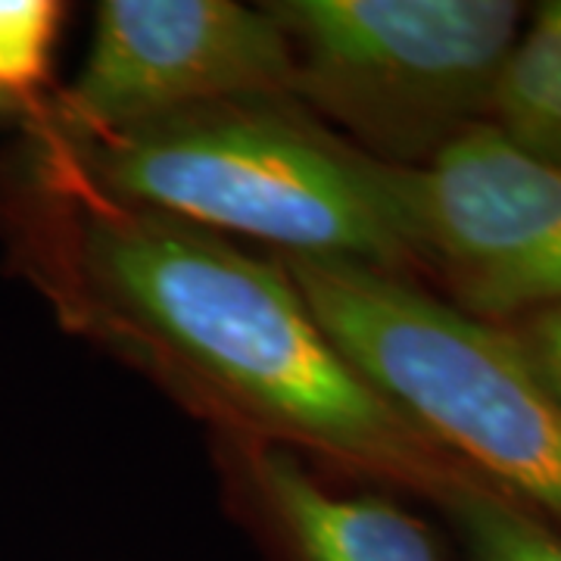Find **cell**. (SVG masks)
I'll list each match as a JSON object with an SVG mask.
<instances>
[{
	"instance_id": "30bf717a",
	"label": "cell",
	"mask_w": 561,
	"mask_h": 561,
	"mask_svg": "<svg viewBox=\"0 0 561 561\" xmlns=\"http://www.w3.org/2000/svg\"><path fill=\"white\" fill-rule=\"evenodd\" d=\"M62 20L66 7L54 0H0V110L41 113Z\"/></svg>"
},
{
	"instance_id": "277c9868",
	"label": "cell",
	"mask_w": 561,
	"mask_h": 561,
	"mask_svg": "<svg viewBox=\"0 0 561 561\" xmlns=\"http://www.w3.org/2000/svg\"><path fill=\"white\" fill-rule=\"evenodd\" d=\"M294 54V101L371 160L424 165L486 122L527 7L515 0L268 3Z\"/></svg>"
},
{
	"instance_id": "8992f818",
	"label": "cell",
	"mask_w": 561,
	"mask_h": 561,
	"mask_svg": "<svg viewBox=\"0 0 561 561\" xmlns=\"http://www.w3.org/2000/svg\"><path fill=\"white\" fill-rule=\"evenodd\" d=\"M294 54L268 7L234 0H103L76 81L28 135L84 140L221 103L294 101Z\"/></svg>"
},
{
	"instance_id": "8fae6325",
	"label": "cell",
	"mask_w": 561,
	"mask_h": 561,
	"mask_svg": "<svg viewBox=\"0 0 561 561\" xmlns=\"http://www.w3.org/2000/svg\"><path fill=\"white\" fill-rule=\"evenodd\" d=\"M502 328H508V334L518 341L524 356L537 368V375L561 400V302Z\"/></svg>"
},
{
	"instance_id": "52a82bcc",
	"label": "cell",
	"mask_w": 561,
	"mask_h": 561,
	"mask_svg": "<svg viewBox=\"0 0 561 561\" xmlns=\"http://www.w3.org/2000/svg\"><path fill=\"white\" fill-rule=\"evenodd\" d=\"M221 440L234 512L262 561H449L434 527L393 496L331 490L278 443Z\"/></svg>"
},
{
	"instance_id": "5b68a950",
	"label": "cell",
	"mask_w": 561,
	"mask_h": 561,
	"mask_svg": "<svg viewBox=\"0 0 561 561\" xmlns=\"http://www.w3.org/2000/svg\"><path fill=\"white\" fill-rule=\"evenodd\" d=\"M383 175L409 278L493 324L561 302V165L483 122L424 165L383 162Z\"/></svg>"
},
{
	"instance_id": "6da1fadb",
	"label": "cell",
	"mask_w": 561,
	"mask_h": 561,
	"mask_svg": "<svg viewBox=\"0 0 561 561\" xmlns=\"http://www.w3.org/2000/svg\"><path fill=\"white\" fill-rule=\"evenodd\" d=\"M0 219L66 324L150 371L221 437L312 453L427 502L465 471L343 359L278 260L10 165Z\"/></svg>"
},
{
	"instance_id": "7a4b0ae2",
	"label": "cell",
	"mask_w": 561,
	"mask_h": 561,
	"mask_svg": "<svg viewBox=\"0 0 561 561\" xmlns=\"http://www.w3.org/2000/svg\"><path fill=\"white\" fill-rule=\"evenodd\" d=\"M22 179L213 234L405 275L383 162L290 103H221L84 140L28 135ZM409 278V275H405Z\"/></svg>"
},
{
	"instance_id": "3957f363",
	"label": "cell",
	"mask_w": 561,
	"mask_h": 561,
	"mask_svg": "<svg viewBox=\"0 0 561 561\" xmlns=\"http://www.w3.org/2000/svg\"><path fill=\"white\" fill-rule=\"evenodd\" d=\"M278 262L321 331L383 400L561 530V400L508 328L387 268L287 253Z\"/></svg>"
},
{
	"instance_id": "9c48e42d",
	"label": "cell",
	"mask_w": 561,
	"mask_h": 561,
	"mask_svg": "<svg viewBox=\"0 0 561 561\" xmlns=\"http://www.w3.org/2000/svg\"><path fill=\"white\" fill-rule=\"evenodd\" d=\"M434 505L465 561H561L559 527L468 468L443 486Z\"/></svg>"
},
{
	"instance_id": "ba28073f",
	"label": "cell",
	"mask_w": 561,
	"mask_h": 561,
	"mask_svg": "<svg viewBox=\"0 0 561 561\" xmlns=\"http://www.w3.org/2000/svg\"><path fill=\"white\" fill-rule=\"evenodd\" d=\"M486 125L518 150L561 165V0L537 3L502 62Z\"/></svg>"
}]
</instances>
